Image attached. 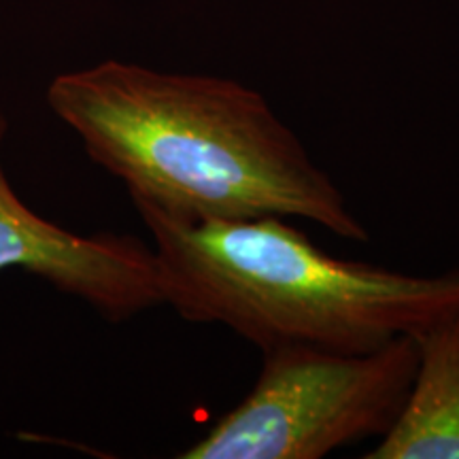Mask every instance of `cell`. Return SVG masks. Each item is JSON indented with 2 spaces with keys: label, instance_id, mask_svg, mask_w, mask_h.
Returning <instances> with one entry per match:
<instances>
[{
  "label": "cell",
  "instance_id": "3",
  "mask_svg": "<svg viewBox=\"0 0 459 459\" xmlns=\"http://www.w3.org/2000/svg\"><path fill=\"white\" fill-rule=\"evenodd\" d=\"M262 355L254 389L181 459H319L383 438L417 370L412 334L372 351L277 344Z\"/></svg>",
  "mask_w": 459,
  "mask_h": 459
},
{
  "label": "cell",
  "instance_id": "1",
  "mask_svg": "<svg viewBox=\"0 0 459 459\" xmlns=\"http://www.w3.org/2000/svg\"><path fill=\"white\" fill-rule=\"evenodd\" d=\"M48 105L132 203L198 220L300 217L368 240L294 130L234 79L105 60L57 74Z\"/></svg>",
  "mask_w": 459,
  "mask_h": 459
},
{
  "label": "cell",
  "instance_id": "5",
  "mask_svg": "<svg viewBox=\"0 0 459 459\" xmlns=\"http://www.w3.org/2000/svg\"><path fill=\"white\" fill-rule=\"evenodd\" d=\"M412 338L417 370L411 392L366 459H459V307Z\"/></svg>",
  "mask_w": 459,
  "mask_h": 459
},
{
  "label": "cell",
  "instance_id": "4",
  "mask_svg": "<svg viewBox=\"0 0 459 459\" xmlns=\"http://www.w3.org/2000/svg\"><path fill=\"white\" fill-rule=\"evenodd\" d=\"M9 119L0 108V274L24 271L108 321L162 307L153 247L128 234H77L45 220L11 187L3 162Z\"/></svg>",
  "mask_w": 459,
  "mask_h": 459
},
{
  "label": "cell",
  "instance_id": "2",
  "mask_svg": "<svg viewBox=\"0 0 459 459\" xmlns=\"http://www.w3.org/2000/svg\"><path fill=\"white\" fill-rule=\"evenodd\" d=\"M132 204L152 234L166 307L262 351H372L459 307V268L415 277L324 254L283 217L198 220Z\"/></svg>",
  "mask_w": 459,
  "mask_h": 459
}]
</instances>
